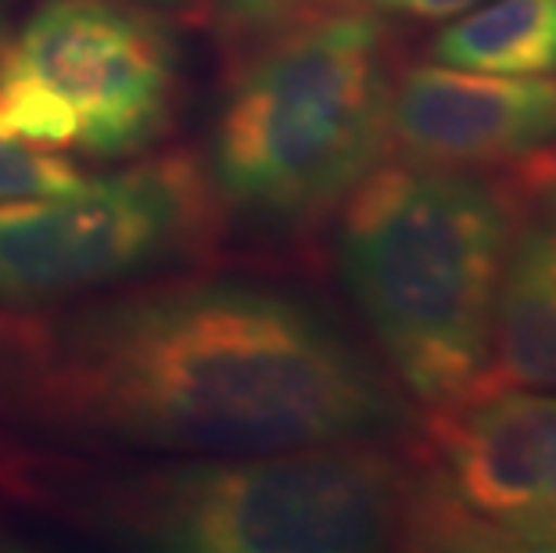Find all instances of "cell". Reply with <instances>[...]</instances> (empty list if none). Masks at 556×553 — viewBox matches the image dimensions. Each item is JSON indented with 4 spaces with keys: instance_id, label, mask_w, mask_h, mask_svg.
<instances>
[{
    "instance_id": "1",
    "label": "cell",
    "mask_w": 556,
    "mask_h": 553,
    "mask_svg": "<svg viewBox=\"0 0 556 553\" xmlns=\"http://www.w3.org/2000/svg\"><path fill=\"white\" fill-rule=\"evenodd\" d=\"M0 425L169 456L395 442L417 417L309 299L248 277H173L0 310Z\"/></svg>"
},
{
    "instance_id": "2",
    "label": "cell",
    "mask_w": 556,
    "mask_h": 553,
    "mask_svg": "<svg viewBox=\"0 0 556 553\" xmlns=\"http://www.w3.org/2000/svg\"><path fill=\"white\" fill-rule=\"evenodd\" d=\"M4 489L83 532L173 553L428 550V489L392 442L169 464L8 456Z\"/></svg>"
},
{
    "instance_id": "3",
    "label": "cell",
    "mask_w": 556,
    "mask_h": 553,
    "mask_svg": "<svg viewBox=\"0 0 556 553\" xmlns=\"http://www.w3.org/2000/svg\"><path fill=\"white\" fill-rule=\"evenodd\" d=\"M230 73L205 144L219 216L294 238L319 227L381 166L395 58L363 8L266 0L227 22Z\"/></svg>"
},
{
    "instance_id": "4",
    "label": "cell",
    "mask_w": 556,
    "mask_h": 553,
    "mask_svg": "<svg viewBox=\"0 0 556 553\" xmlns=\"http://www.w3.org/2000/svg\"><path fill=\"white\" fill-rule=\"evenodd\" d=\"M517 227L510 184L420 162L377 166L341 205L338 277L420 406L453 403L484 370Z\"/></svg>"
},
{
    "instance_id": "5",
    "label": "cell",
    "mask_w": 556,
    "mask_h": 553,
    "mask_svg": "<svg viewBox=\"0 0 556 553\" xmlns=\"http://www.w3.org/2000/svg\"><path fill=\"white\" fill-rule=\"evenodd\" d=\"M219 209L187 151L87 176L65 194L0 202V310H47L201 255Z\"/></svg>"
},
{
    "instance_id": "6",
    "label": "cell",
    "mask_w": 556,
    "mask_h": 553,
    "mask_svg": "<svg viewBox=\"0 0 556 553\" xmlns=\"http://www.w3.org/2000/svg\"><path fill=\"white\" fill-rule=\"evenodd\" d=\"M0 62L43 84L76 120V151L144 155L180 112L184 58L173 29L123 0H43Z\"/></svg>"
},
{
    "instance_id": "7",
    "label": "cell",
    "mask_w": 556,
    "mask_h": 553,
    "mask_svg": "<svg viewBox=\"0 0 556 553\" xmlns=\"http://www.w3.org/2000/svg\"><path fill=\"white\" fill-rule=\"evenodd\" d=\"M431 550H517L556 481V399L528 388L464 392L417 420Z\"/></svg>"
},
{
    "instance_id": "8",
    "label": "cell",
    "mask_w": 556,
    "mask_h": 553,
    "mask_svg": "<svg viewBox=\"0 0 556 553\" xmlns=\"http://www.w3.org/2000/svg\"><path fill=\"white\" fill-rule=\"evenodd\" d=\"M556 144V79H500L442 62L395 79L388 148L445 169L506 166Z\"/></svg>"
},
{
    "instance_id": "9",
    "label": "cell",
    "mask_w": 556,
    "mask_h": 553,
    "mask_svg": "<svg viewBox=\"0 0 556 553\" xmlns=\"http://www.w3.org/2000/svg\"><path fill=\"white\" fill-rule=\"evenodd\" d=\"M556 392V227L525 223L506 255L489 360L467 392Z\"/></svg>"
},
{
    "instance_id": "10",
    "label": "cell",
    "mask_w": 556,
    "mask_h": 553,
    "mask_svg": "<svg viewBox=\"0 0 556 553\" xmlns=\"http://www.w3.org/2000/svg\"><path fill=\"white\" fill-rule=\"evenodd\" d=\"M431 62L495 76H556V0H492L431 40Z\"/></svg>"
},
{
    "instance_id": "11",
    "label": "cell",
    "mask_w": 556,
    "mask_h": 553,
    "mask_svg": "<svg viewBox=\"0 0 556 553\" xmlns=\"http://www.w3.org/2000/svg\"><path fill=\"white\" fill-rule=\"evenodd\" d=\"M83 180H87V173H79L73 159L26 144L0 126V202L65 194Z\"/></svg>"
},
{
    "instance_id": "12",
    "label": "cell",
    "mask_w": 556,
    "mask_h": 553,
    "mask_svg": "<svg viewBox=\"0 0 556 553\" xmlns=\"http://www.w3.org/2000/svg\"><path fill=\"white\" fill-rule=\"evenodd\" d=\"M510 187L517 191L520 202H525V198H535V202L546 205L549 223L556 227V144L525 159V169L514 176Z\"/></svg>"
},
{
    "instance_id": "13",
    "label": "cell",
    "mask_w": 556,
    "mask_h": 553,
    "mask_svg": "<svg viewBox=\"0 0 556 553\" xmlns=\"http://www.w3.org/2000/svg\"><path fill=\"white\" fill-rule=\"evenodd\" d=\"M478 4H484V0H374V8L413 22H445Z\"/></svg>"
},
{
    "instance_id": "14",
    "label": "cell",
    "mask_w": 556,
    "mask_h": 553,
    "mask_svg": "<svg viewBox=\"0 0 556 553\" xmlns=\"http://www.w3.org/2000/svg\"><path fill=\"white\" fill-rule=\"evenodd\" d=\"M517 550H556V481L546 492V500H542V507L520 528Z\"/></svg>"
},
{
    "instance_id": "15",
    "label": "cell",
    "mask_w": 556,
    "mask_h": 553,
    "mask_svg": "<svg viewBox=\"0 0 556 553\" xmlns=\"http://www.w3.org/2000/svg\"><path fill=\"white\" fill-rule=\"evenodd\" d=\"M123 4H140V8H198L201 0H123Z\"/></svg>"
},
{
    "instance_id": "16",
    "label": "cell",
    "mask_w": 556,
    "mask_h": 553,
    "mask_svg": "<svg viewBox=\"0 0 556 553\" xmlns=\"http://www.w3.org/2000/svg\"><path fill=\"white\" fill-rule=\"evenodd\" d=\"M0 43H4V22H0Z\"/></svg>"
}]
</instances>
